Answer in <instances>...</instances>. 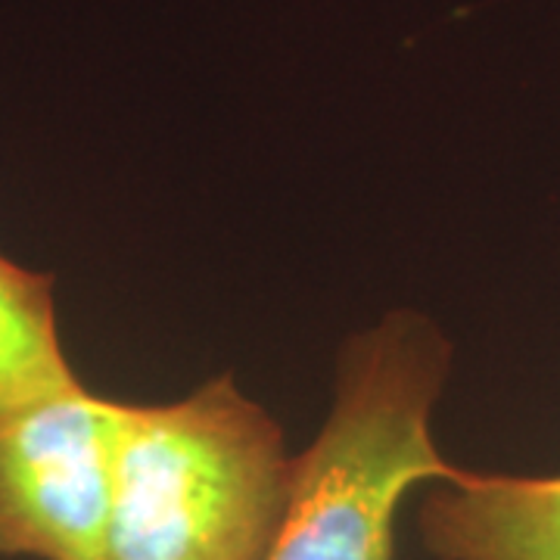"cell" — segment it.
<instances>
[{
	"instance_id": "cell-1",
	"label": "cell",
	"mask_w": 560,
	"mask_h": 560,
	"mask_svg": "<svg viewBox=\"0 0 560 560\" xmlns=\"http://www.w3.org/2000/svg\"><path fill=\"white\" fill-rule=\"evenodd\" d=\"M452 346L418 312H393L340 349L330 415L293 458L290 495L261 560H396V517L458 467L433 440Z\"/></svg>"
},
{
	"instance_id": "cell-2",
	"label": "cell",
	"mask_w": 560,
	"mask_h": 560,
	"mask_svg": "<svg viewBox=\"0 0 560 560\" xmlns=\"http://www.w3.org/2000/svg\"><path fill=\"white\" fill-rule=\"evenodd\" d=\"M290 477L280 423L231 374L178 401H121L97 560H261Z\"/></svg>"
},
{
	"instance_id": "cell-3",
	"label": "cell",
	"mask_w": 560,
	"mask_h": 560,
	"mask_svg": "<svg viewBox=\"0 0 560 560\" xmlns=\"http://www.w3.org/2000/svg\"><path fill=\"white\" fill-rule=\"evenodd\" d=\"M119 411L79 383L0 418V558H101Z\"/></svg>"
},
{
	"instance_id": "cell-4",
	"label": "cell",
	"mask_w": 560,
	"mask_h": 560,
	"mask_svg": "<svg viewBox=\"0 0 560 560\" xmlns=\"http://www.w3.org/2000/svg\"><path fill=\"white\" fill-rule=\"evenodd\" d=\"M420 539L440 560H560V474L460 470L420 504Z\"/></svg>"
},
{
	"instance_id": "cell-5",
	"label": "cell",
	"mask_w": 560,
	"mask_h": 560,
	"mask_svg": "<svg viewBox=\"0 0 560 560\" xmlns=\"http://www.w3.org/2000/svg\"><path fill=\"white\" fill-rule=\"evenodd\" d=\"M79 383L57 330L54 278L0 253V418Z\"/></svg>"
}]
</instances>
